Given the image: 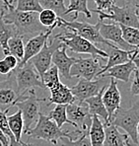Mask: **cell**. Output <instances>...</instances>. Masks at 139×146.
Segmentation results:
<instances>
[{"label": "cell", "instance_id": "d6986e66", "mask_svg": "<svg viewBox=\"0 0 139 146\" xmlns=\"http://www.w3.org/2000/svg\"><path fill=\"white\" fill-rule=\"evenodd\" d=\"M130 141L131 139L128 134L121 133L113 123L105 126V140L103 146H128Z\"/></svg>", "mask_w": 139, "mask_h": 146}, {"label": "cell", "instance_id": "3957f363", "mask_svg": "<svg viewBox=\"0 0 139 146\" xmlns=\"http://www.w3.org/2000/svg\"><path fill=\"white\" fill-rule=\"evenodd\" d=\"M44 101L46 98L37 97L35 89H31L24 95L19 96L14 106H16L22 111L23 119H24L23 133H26L31 128L32 124L38 121V115L40 113V103Z\"/></svg>", "mask_w": 139, "mask_h": 146}, {"label": "cell", "instance_id": "e575fe53", "mask_svg": "<svg viewBox=\"0 0 139 146\" xmlns=\"http://www.w3.org/2000/svg\"><path fill=\"white\" fill-rule=\"evenodd\" d=\"M61 145L63 146H92L89 137V131L83 132L78 138L70 139L67 137H61Z\"/></svg>", "mask_w": 139, "mask_h": 146}, {"label": "cell", "instance_id": "4fadbf2b", "mask_svg": "<svg viewBox=\"0 0 139 146\" xmlns=\"http://www.w3.org/2000/svg\"><path fill=\"white\" fill-rule=\"evenodd\" d=\"M97 80H86L81 78L78 83L70 88L72 94L78 102H84L86 99L97 95L103 87L107 86L103 77H98Z\"/></svg>", "mask_w": 139, "mask_h": 146}, {"label": "cell", "instance_id": "f35d334b", "mask_svg": "<svg viewBox=\"0 0 139 146\" xmlns=\"http://www.w3.org/2000/svg\"><path fill=\"white\" fill-rule=\"evenodd\" d=\"M11 68L9 67V65H8L7 63L5 62L4 59H2V60H0V74H9L10 72H11Z\"/></svg>", "mask_w": 139, "mask_h": 146}, {"label": "cell", "instance_id": "2e32d148", "mask_svg": "<svg viewBox=\"0 0 139 146\" xmlns=\"http://www.w3.org/2000/svg\"><path fill=\"white\" fill-rule=\"evenodd\" d=\"M19 98L18 89L15 78L9 74L6 80L0 81V107L12 108Z\"/></svg>", "mask_w": 139, "mask_h": 146}, {"label": "cell", "instance_id": "4dcf8cb0", "mask_svg": "<svg viewBox=\"0 0 139 146\" xmlns=\"http://www.w3.org/2000/svg\"><path fill=\"white\" fill-rule=\"evenodd\" d=\"M42 81L44 84V86H46V89L48 90H50L51 88L55 87V86L60 83V80H59V71L54 64H52L44 72V76L42 77Z\"/></svg>", "mask_w": 139, "mask_h": 146}, {"label": "cell", "instance_id": "74e56055", "mask_svg": "<svg viewBox=\"0 0 139 146\" xmlns=\"http://www.w3.org/2000/svg\"><path fill=\"white\" fill-rule=\"evenodd\" d=\"M4 60H5L6 63L9 65V67L11 68V70H14L15 68L17 67V65H18V58H17L16 56H14V55L12 54H8V55H5V57H4Z\"/></svg>", "mask_w": 139, "mask_h": 146}, {"label": "cell", "instance_id": "44dd1931", "mask_svg": "<svg viewBox=\"0 0 139 146\" xmlns=\"http://www.w3.org/2000/svg\"><path fill=\"white\" fill-rule=\"evenodd\" d=\"M109 48H110V50H109V52H107L108 53V61L104 65L103 69L100 72L99 76H101L103 73H105L107 70L110 69L113 66L129 61L132 57V54L135 52V50H131V51L123 50V49L117 48V46H115V48L109 46Z\"/></svg>", "mask_w": 139, "mask_h": 146}, {"label": "cell", "instance_id": "c3c4849f", "mask_svg": "<svg viewBox=\"0 0 139 146\" xmlns=\"http://www.w3.org/2000/svg\"><path fill=\"white\" fill-rule=\"evenodd\" d=\"M60 146H63V145H61V144H60Z\"/></svg>", "mask_w": 139, "mask_h": 146}, {"label": "cell", "instance_id": "7a4b0ae2", "mask_svg": "<svg viewBox=\"0 0 139 146\" xmlns=\"http://www.w3.org/2000/svg\"><path fill=\"white\" fill-rule=\"evenodd\" d=\"M83 132L85 131H82L80 129H76L75 131L62 130V128L59 127L55 123V121H52L48 115L40 113L36 126L33 128H30L25 134L28 135V137H30V138L42 139V140L52 143L53 145H56L58 139H60L61 137L76 139Z\"/></svg>", "mask_w": 139, "mask_h": 146}, {"label": "cell", "instance_id": "836d02e7", "mask_svg": "<svg viewBox=\"0 0 139 146\" xmlns=\"http://www.w3.org/2000/svg\"><path fill=\"white\" fill-rule=\"evenodd\" d=\"M16 9L20 10V11L40 13L44 9L38 2V0H16Z\"/></svg>", "mask_w": 139, "mask_h": 146}, {"label": "cell", "instance_id": "52a82bcc", "mask_svg": "<svg viewBox=\"0 0 139 146\" xmlns=\"http://www.w3.org/2000/svg\"><path fill=\"white\" fill-rule=\"evenodd\" d=\"M57 27L67 28L68 30L75 32L79 36H83V38L90 40L93 44H105V46H111V48H115L116 46L113 42H109L105 38H103V36L100 34L99 24L98 23L96 25H92L87 22H78L76 20L67 21L64 18H60L59 17Z\"/></svg>", "mask_w": 139, "mask_h": 146}, {"label": "cell", "instance_id": "4316f807", "mask_svg": "<svg viewBox=\"0 0 139 146\" xmlns=\"http://www.w3.org/2000/svg\"><path fill=\"white\" fill-rule=\"evenodd\" d=\"M72 12H74L73 20H76L79 13H83L87 18H91L92 17V13L88 9L87 0H69V5L66 8L65 16Z\"/></svg>", "mask_w": 139, "mask_h": 146}, {"label": "cell", "instance_id": "f546056e", "mask_svg": "<svg viewBox=\"0 0 139 146\" xmlns=\"http://www.w3.org/2000/svg\"><path fill=\"white\" fill-rule=\"evenodd\" d=\"M121 28V32H122V38L124 40L128 42L129 44L137 48V50L133 53L132 57L136 54V52L139 51V29L133 27H128V26H124L119 24Z\"/></svg>", "mask_w": 139, "mask_h": 146}, {"label": "cell", "instance_id": "60d3db41", "mask_svg": "<svg viewBox=\"0 0 139 146\" xmlns=\"http://www.w3.org/2000/svg\"><path fill=\"white\" fill-rule=\"evenodd\" d=\"M0 143L4 146H9V140H8L7 136L1 131V129H0Z\"/></svg>", "mask_w": 139, "mask_h": 146}, {"label": "cell", "instance_id": "b9f144b4", "mask_svg": "<svg viewBox=\"0 0 139 146\" xmlns=\"http://www.w3.org/2000/svg\"><path fill=\"white\" fill-rule=\"evenodd\" d=\"M132 60H133L134 64H135L136 69L139 71V57H133V58H132Z\"/></svg>", "mask_w": 139, "mask_h": 146}, {"label": "cell", "instance_id": "7bdbcfd3", "mask_svg": "<svg viewBox=\"0 0 139 146\" xmlns=\"http://www.w3.org/2000/svg\"><path fill=\"white\" fill-rule=\"evenodd\" d=\"M128 146H139V142L138 143H134V142H132V141H130Z\"/></svg>", "mask_w": 139, "mask_h": 146}, {"label": "cell", "instance_id": "f6af8a7d", "mask_svg": "<svg viewBox=\"0 0 139 146\" xmlns=\"http://www.w3.org/2000/svg\"><path fill=\"white\" fill-rule=\"evenodd\" d=\"M137 134H138V136H139V122H138V124H137Z\"/></svg>", "mask_w": 139, "mask_h": 146}, {"label": "cell", "instance_id": "cb8c5ba5", "mask_svg": "<svg viewBox=\"0 0 139 146\" xmlns=\"http://www.w3.org/2000/svg\"><path fill=\"white\" fill-rule=\"evenodd\" d=\"M7 119L9 127L11 129L12 133L14 134L17 142L20 143L21 145H27V143L22 142V140H21L23 131H24V119H23L22 111L18 110L17 113L7 117Z\"/></svg>", "mask_w": 139, "mask_h": 146}, {"label": "cell", "instance_id": "484cf974", "mask_svg": "<svg viewBox=\"0 0 139 146\" xmlns=\"http://www.w3.org/2000/svg\"><path fill=\"white\" fill-rule=\"evenodd\" d=\"M24 38L21 36H15L9 38L8 40V48L6 52H4L5 55L12 54L18 58V60H22L23 56H24V48L25 44L23 42Z\"/></svg>", "mask_w": 139, "mask_h": 146}, {"label": "cell", "instance_id": "83f0119b", "mask_svg": "<svg viewBox=\"0 0 139 146\" xmlns=\"http://www.w3.org/2000/svg\"><path fill=\"white\" fill-rule=\"evenodd\" d=\"M66 108H67V105H56L55 108L50 111L48 117L52 121H54L55 123L61 128H62V125L64 123H69L75 127V124L68 119L67 113H66Z\"/></svg>", "mask_w": 139, "mask_h": 146}, {"label": "cell", "instance_id": "f1b7e54d", "mask_svg": "<svg viewBox=\"0 0 139 146\" xmlns=\"http://www.w3.org/2000/svg\"><path fill=\"white\" fill-rule=\"evenodd\" d=\"M10 109L11 108H6L4 110H0V129H1V131L3 132L6 136H7L8 140H9V146H24V145H21L20 143L17 142L14 134L12 133L11 129H10V127H9L7 113Z\"/></svg>", "mask_w": 139, "mask_h": 146}, {"label": "cell", "instance_id": "e0dca14e", "mask_svg": "<svg viewBox=\"0 0 139 146\" xmlns=\"http://www.w3.org/2000/svg\"><path fill=\"white\" fill-rule=\"evenodd\" d=\"M67 46L63 44V46L61 48L53 52L52 54V64H54L57 67L59 73L66 79V80H70L72 78L70 75V69H71L72 65L74 64V62L77 60L76 57H70L68 56L67 52H66Z\"/></svg>", "mask_w": 139, "mask_h": 146}, {"label": "cell", "instance_id": "7402d4cb", "mask_svg": "<svg viewBox=\"0 0 139 146\" xmlns=\"http://www.w3.org/2000/svg\"><path fill=\"white\" fill-rule=\"evenodd\" d=\"M108 86V85H107ZM107 86L102 88V90L97 94V95L93 96V97H90L84 101L87 105H88L89 111L91 115H97L99 117H102L104 119V125H108V111L107 109L104 105L103 102V93H104V90L106 89Z\"/></svg>", "mask_w": 139, "mask_h": 146}, {"label": "cell", "instance_id": "ac0fdd59", "mask_svg": "<svg viewBox=\"0 0 139 146\" xmlns=\"http://www.w3.org/2000/svg\"><path fill=\"white\" fill-rule=\"evenodd\" d=\"M136 69V66L132 59L129 61L125 62V63L117 64L110 69H108L105 73H103L101 76L103 78H107V77H111V78H115V80H120L123 82H128L130 79L131 74Z\"/></svg>", "mask_w": 139, "mask_h": 146}, {"label": "cell", "instance_id": "5b68a950", "mask_svg": "<svg viewBox=\"0 0 139 146\" xmlns=\"http://www.w3.org/2000/svg\"><path fill=\"white\" fill-rule=\"evenodd\" d=\"M12 71L13 72H10L9 74H12L14 76L19 96L24 95L29 90L34 89L35 87L46 89L37 69L30 61H28L22 66H17Z\"/></svg>", "mask_w": 139, "mask_h": 146}, {"label": "cell", "instance_id": "d590c367", "mask_svg": "<svg viewBox=\"0 0 139 146\" xmlns=\"http://www.w3.org/2000/svg\"><path fill=\"white\" fill-rule=\"evenodd\" d=\"M97 5V9L102 12L109 13L115 5V0H94Z\"/></svg>", "mask_w": 139, "mask_h": 146}, {"label": "cell", "instance_id": "5bb4252c", "mask_svg": "<svg viewBox=\"0 0 139 146\" xmlns=\"http://www.w3.org/2000/svg\"><path fill=\"white\" fill-rule=\"evenodd\" d=\"M55 27L56 26L48 27L46 29V31L42 32V33L38 34V35L28 38V42L25 44V48H24V56H23L22 60L19 62L17 66L24 65L32 57H34L37 53L40 52V49L42 48V46H44V44L48 40V38L50 36L51 33L53 32Z\"/></svg>", "mask_w": 139, "mask_h": 146}, {"label": "cell", "instance_id": "603a6c76", "mask_svg": "<svg viewBox=\"0 0 139 146\" xmlns=\"http://www.w3.org/2000/svg\"><path fill=\"white\" fill-rule=\"evenodd\" d=\"M89 137L92 146H103L105 140V126L97 115H92V123L89 128Z\"/></svg>", "mask_w": 139, "mask_h": 146}, {"label": "cell", "instance_id": "9c48e42d", "mask_svg": "<svg viewBox=\"0 0 139 146\" xmlns=\"http://www.w3.org/2000/svg\"><path fill=\"white\" fill-rule=\"evenodd\" d=\"M100 58L104 57L92 56L89 58H82V57L77 58L70 69L71 77L83 78L86 80H94L95 78H98L100 72L104 67Z\"/></svg>", "mask_w": 139, "mask_h": 146}, {"label": "cell", "instance_id": "8992f818", "mask_svg": "<svg viewBox=\"0 0 139 146\" xmlns=\"http://www.w3.org/2000/svg\"><path fill=\"white\" fill-rule=\"evenodd\" d=\"M58 38L61 42L67 46L71 51L76 53H85V54H91L92 56H100L107 58L108 53L103 48H99L95 46V44L86 40L83 36H79L73 31H65L63 35L54 36Z\"/></svg>", "mask_w": 139, "mask_h": 146}, {"label": "cell", "instance_id": "7c38bea8", "mask_svg": "<svg viewBox=\"0 0 139 146\" xmlns=\"http://www.w3.org/2000/svg\"><path fill=\"white\" fill-rule=\"evenodd\" d=\"M99 24V31L100 34L105 38L107 40L113 42L119 48L123 49V50H136L137 48L129 44L124 40L122 38V32H121V28L118 23L113 22V23H105L104 21L99 20L98 22Z\"/></svg>", "mask_w": 139, "mask_h": 146}, {"label": "cell", "instance_id": "ee69618b", "mask_svg": "<svg viewBox=\"0 0 139 146\" xmlns=\"http://www.w3.org/2000/svg\"><path fill=\"white\" fill-rule=\"evenodd\" d=\"M133 57H139V51H137V52H136V54L134 55ZM133 57H132V58H133ZM132 58H131V59H132Z\"/></svg>", "mask_w": 139, "mask_h": 146}, {"label": "cell", "instance_id": "ab89813d", "mask_svg": "<svg viewBox=\"0 0 139 146\" xmlns=\"http://www.w3.org/2000/svg\"><path fill=\"white\" fill-rule=\"evenodd\" d=\"M125 3L131 5L139 15V0H125Z\"/></svg>", "mask_w": 139, "mask_h": 146}, {"label": "cell", "instance_id": "ffe728a7", "mask_svg": "<svg viewBox=\"0 0 139 146\" xmlns=\"http://www.w3.org/2000/svg\"><path fill=\"white\" fill-rule=\"evenodd\" d=\"M50 97L48 98V104H55V105H69L71 103L75 102V97L72 94L70 88H68L66 85L59 83L55 87L51 88Z\"/></svg>", "mask_w": 139, "mask_h": 146}, {"label": "cell", "instance_id": "30bf717a", "mask_svg": "<svg viewBox=\"0 0 139 146\" xmlns=\"http://www.w3.org/2000/svg\"><path fill=\"white\" fill-rule=\"evenodd\" d=\"M63 46V42L59 40L56 36H53V38L51 40H48L44 44V46H42V48L40 49V51L35 55L34 57H32L30 59V62L35 66V68L37 69V71L40 75V79L44 76V72L48 69L51 66V59H52V54L56 49Z\"/></svg>", "mask_w": 139, "mask_h": 146}, {"label": "cell", "instance_id": "6da1fadb", "mask_svg": "<svg viewBox=\"0 0 139 146\" xmlns=\"http://www.w3.org/2000/svg\"><path fill=\"white\" fill-rule=\"evenodd\" d=\"M4 6L2 7L1 14L3 20L8 24H12L15 27L18 36L23 38H32L42 32L46 31L38 20V13L25 12L17 10L14 4L6 0H2Z\"/></svg>", "mask_w": 139, "mask_h": 146}, {"label": "cell", "instance_id": "7dc6e473", "mask_svg": "<svg viewBox=\"0 0 139 146\" xmlns=\"http://www.w3.org/2000/svg\"><path fill=\"white\" fill-rule=\"evenodd\" d=\"M0 146H4V145H2L1 143H0ZM24 146H32V145H29V144H27V145H24Z\"/></svg>", "mask_w": 139, "mask_h": 146}, {"label": "cell", "instance_id": "ba28073f", "mask_svg": "<svg viewBox=\"0 0 139 146\" xmlns=\"http://www.w3.org/2000/svg\"><path fill=\"white\" fill-rule=\"evenodd\" d=\"M92 12H95L99 15V20L104 21L107 19L118 24L139 29V15L136 10L129 4L125 3V5L122 7L114 5L109 13L102 12L98 9L92 10Z\"/></svg>", "mask_w": 139, "mask_h": 146}, {"label": "cell", "instance_id": "d6a6232c", "mask_svg": "<svg viewBox=\"0 0 139 146\" xmlns=\"http://www.w3.org/2000/svg\"><path fill=\"white\" fill-rule=\"evenodd\" d=\"M38 2L42 8L51 9L60 18L65 17V12L67 7L64 4V0H38Z\"/></svg>", "mask_w": 139, "mask_h": 146}, {"label": "cell", "instance_id": "1f68e13d", "mask_svg": "<svg viewBox=\"0 0 139 146\" xmlns=\"http://www.w3.org/2000/svg\"><path fill=\"white\" fill-rule=\"evenodd\" d=\"M58 19L59 17L54 11L48 8H44L40 13H38V20L40 23L44 27L48 28L51 26H56L58 24Z\"/></svg>", "mask_w": 139, "mask_h": 146}, {"label": "cell", "instance_id": "8fae6325", "mask_svg": "<svg viewBox=\"0 0 139 146\" xmlns=\"http://www.w3.org/2000/svg\"><path fill=\"white\" fill-rule=\"evenodd\" d=\"M67 117L74 124L76 129L88 131L92 123V115L89 111L88 105L85 102H75L67 105Z\"/></svg>", "mask_w": 139, "mask_h": 146}, {"label": "cell", "instance_id": "9a60e30c", "mask_svg": "<svg viewBox=\"0 0 139 146\" xmlns=\"http://www.w3.org/2000/svg\"><path fill=\"white\" fill-rule=\"evenodd\" d=\"M103 102L108 111V121L110 124L112 121V119L114 117L115 113L120 107L121 96L118 88H117V83L115 78H112L110 81V84L107 86L106 89L103 93Z\"/></svg>", "mask_w": 139, "mask_h": 146}, {"label": "cell", "instance_id": "277c9868", "mask_svg": "<svg viewBox=\"0 0 139 146\" xmlns=\"http://www.w3.org/2000/svg\"><path fill=\"white\" fill-rule=\"evenodd\" d=\"M139 122V101L128 109L120 108L115 113L111 123L121 128L128 134L132 142L138 143L137 124Z\"/></svg>", "mask_w": 139, "mask_h": 146}, {"label": "cell", "instance_id": "681fc988", "mask_svg": "<svg viewBox=\"0 0 139 146\" xmlns=\"http://www.w3.org/2000/svg\"><path fill=\"white\" fill-rule=\"evenodd\" d=\"M0 48H1V46H0Z\"/></svg>", "mask_w": 139, "mask_h": 146}, {"label": "cell", "instance_id": "bcb514c9", "mask_svg": "<svg viewBox=\"0 0 139 146\" xmlns=\"http://www.w3.org/2000/svg\"><path fill=\"white\" fill-rule=\"evenodd\" d=\"M6 1H9V2H11V3H13V2H14V0H6Z\"/></svg>", "mask_w": 139, "mask_h": 146}, {"label": "cell", "instance_id": "8d00e7d4", "mask_svg": "<svg viewBox=\"0 0 139 146\" xmlns=\"http://www.w3.org/2000/svg\"><path fill=\"white\" fill-rule=\"evenodd\" d=\"M130 93L133 96L139 95V71L137 69L134 70V78L130 87Z\"/></svg>", "mask_w": 139, "mask_h": 146}, {"label": "cell", "instance_id": "d4e9b609", "mask_svg": "<svg viewBox=\"0 0 139 146\" xmlns=\"http://www.w3.org/2000/svg\"><path fill=\"white\" fill-rule=\"evenodd\" d=\"M18 36L15 27L12 24H8L3 20L2 14L0 13V46L3 49V53L8 48V40L12 36Z\"/></svg>", "mask_w": 139, "mask_h": 146}]
</instances>
